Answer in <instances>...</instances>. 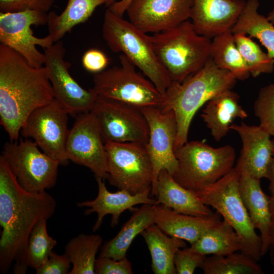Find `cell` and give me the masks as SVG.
I'll list each match as a JSON object with an SVG mask.
<instances>
[{
	"instance_id": "obj_1",
	"label": "cell",
	"mask_w": 274,
	"mask_h": 274,
	"mask_svg": "<svg viewBox=\"0 0 274 274\" xmlns=\"http://www.w3.org/2000/svg\"><path fill=\"white\" fill-rule=\"evenodd\" d=\"M55 199L46 191L22 188L7 162L0 157V272L7 273L15 262L14 273H25L26 251L30 233L42 219L55 213Z\"/></svg>"
},
{
	"instance_id": "obj_2",
	"label": "cell",
	"mask_w": 274,
	"mask_h": 274,
	"mask_svg": "<svg viewBox=\"0 0 274 274\" xmlns=\"http://www.w3.org/2000/svg\"><path fill=\"white\" fill-rule=\"evenodd\" d=\"M54 98L46 67H35L11 48L0 44V123L11 141L36 109Z\"/></svg>"
},
{
	"instance_id": "obj_3",
	"label": "cell",
	"mask_w": 274,
	"mask_h": 274,
	"mask_svg": "<svg viewBox=\"0 0 274 274\" xmlns=\"http://www.w3.org/2000/svg\"><path fill=\"white\" fill-rule=\"evenodd\" d=\"M236 80L230 72L218 67L210 58L200 70L183 82H173L160 108L172 110L176 116L175 151L188 142L191 122L199 108L217 94L232 89Z\"/></svg>"
},
{
	"instance_id": "obj_4",
	"label": "cell",
	"mask_w": 274,
	"mask_h": 274,
	"mask_svg": "<svg viewBox=\"0 0 274 274\" xmlns=\"http://www.w3.org/2000/svg\"><path fill=\"white\" fill-rule=\"evenodd\" d=\"M102 33L112 51L124 54L166 95L173 81L154 51L150 36L109 9L104 14Z\"/></svg>"
},
{
	"instance_id": "obj_5",
	"label": "cell",
	"mask_w": 274,
	"mask_h": 274,
	"mask_svg": "<svg viewBox=\"0 0 274 274\" xmlns=\"http://www.w3.org/2000/svg\"><path fill=\"white\" fill-rule=\"evenodd\" d=\"M154 51L173 82L181 83L211 58L212 40L199 35L187 20L150 36Z\"/></svg>"
},
{
	"instance_id": "obj_6",
	"label": "cell",
	"mask_w": 274,
	"mask_h": 274,
	"mask_svg": "<svg viewBox=\"0 0 274 274\" xmlns=\"http://www.w3.org/2000/svg\"><path fill=\"white\" fill-rule=\"evenodd\" d=\"M240 175V170L234 166L226 175L195 195L231 225L241 239V252L258 261L262 257L261 238L256 233L242 200L239 189Z\"/></svg>"
},
{
	"instance_id": "obj_7",
	"label": "cell",
	"mask_w": 274,
	"mask_h": 274,
	"mask_svg": "<svg viewBox=\"0 0 274 274\" xmlns=\"http://www.w3.org/2000/svg\"><path fill=\"white\" fill-rule=\"evenodd\" d=\"M175 153L178 167L172 176L195 194L228 173L236 158L235 149L229 145L214 148L199 141L187 142Z\"/></svg>"
},
{
	"instance_id": "obj_8",
	"label": "cell",
	"mask_w": 274,
	"mask_h": 274,
	"mask_svg": "<svg viewBox=\"0 0 274 274\" xmlns=\"http://www.w3.org/2000/svg\"><path fill=\"white\" fill-rule=\"evenodd\" d=\"M120 65L96 73L93 77L95 94L139 108H161L166 95L153 83L135 70V66L123 54L119 56Z\"/></svg>"
},
{
	"instance_id": "obj_9",
	"label": "cell",
	"mask_w": 274,
	"mask_h": 274,
	"mask_svg": "<svg viewBox=\"0 0 274 274\" xmlns=\"http://www.w3.org/2000/svg\"><path fill=\"white\" fill-rule=\"evenodd\" d=\"M146 145L105 142L107 179L111 185L133 195L151 192L153 167Z\"/></svg>"
},
{
	"instance_id": "obj_10",
	"label": "cell",
	"mask_w": 274,
	"mask_h": 274,
	"mask_svg": "<svg viewBox=\"0 0 274 274\" xmlns=\"http://www.w3.org/2000/svg\"><path fill=\"white\" fill-rule=\"evenodd\" d=\"M16 141L7 142L2 156L20 186L32 192L53 187L59 162L41 152L33 141L26 139Z\"/></svg>"
},
{
	"instance_id": "obj_11",
	"label": "cell",
	"mask_w": 274,
	"mask_h": 274,
	"mask_svg": "<svg viewBox=\"0 0 274 274\" xmlns=\"http://www.w3.org/2000/svg\"><path fill=\"white\" fill-rule=\"evenodd\" d=\"M90 112L104 142L147 144L149 128L140 108L97 95Z\"/></svg>"
},
{
	"instance_id": "obj_12",
	"label": "cell",
	"mask_w": 274,
	"mask_h": 274,
	"mask_svg": "<svg viewBox=\"0 0 274 274\" xmlns=\"http://www.w3.org/2000/svg\"><path fill=\"white\" fill-rule=\"evenodd\" d=\"M68 114L65 107L54 98L34 110L20 131L22 136L32 139L44 153L61 165L69 161L65 152Z\"/></svg>"
},
{
	"instance_id": "obj_13",
	"label": "cell",
	"mask_w": 274,
	"mask_h": 274,
	"mask_svg": "<svg viewBox=\"0 0 274 274\" xmlns=\"http://www.w3.org/2000/svg\"><path fill=\"white\" fill-rule=\"evenodd\" d=\"M48 14L27 10L18 12L0 13V42L23 56L31 66L40 67L44 64V54L36 48L44 49L54 42L51 37L40 38L33 35L31 25L47 24Z\"/></svg>"
},
{
	"instance_id": "obj_14",
	"label": "cell",
	"mask_w": 274,
	"mask_h": 274,
	"mask_svg": "<svg viewBox=\"0 0 274 274\" xmlns=\"http://www.w3.org/2000/svg\"><path fill=\"white\" fill-rule=\"evenodd\" d=\"M44 49V65L52 87L54 98L60 102L70 115L90 112L97 95L92 88L86 90L72 77L70 62L65 60L66 50L61 41Z\"/></svg>"
},
{
	"instance_id": "obj_15",
	"label": "cell",
	"mask_w": 274,
	"mask_h": 274,
	"mask_svg": "<svg viewBox=\"0 0 274 274\" xmlns=\"http://www.w3.org/2000/svg\"><path fill=\"white\" fill-rule=\"evenodd\" d=\"M148 123L149 136L146 145L153 167L151 195H156L159 173L166 170L172 176L178 167L175 153L177 135V124L172 110H164L159 107L141 109Z\"/></svg>"
},
{
	"instance_id": "obj_16",
	"label": "cell",
	"mask_w": 274,
	"mask_h": 274,
	"mask_svg": "<svg viewBox=\"0 0 274 274\" xmlns=\"http://www.w3.org/2000/svg\"><path fill=\"white\" fill-rule=\"evenodd\" d=\"M65 152L69 160L89 168L95 178H107L105 142L90 112L76 115L69 130Z\"/></svg>"
},
{
	"instance_id": "obj_17",
	"label": "cell",
	"mask_w": 274,
	"mask_h": 274,
	"mask_svg": "<svg viewBox=\"0 0 274 274\" xmlns=\"http://www.w3.org/2000/svg\"><path fill=\"white\" fill-rule=\"evenodd\" d=\"M193 0H132L126 12L139 29L156 33L188 20Z\"/></svg>"
},
{
	"instance_id": "obj_18",
	"label": "cell",
	"mask_w": 274,
	"mask_h": 274,
	"mask_svg": "<svg viewBox=\"0 0 274 274\" xmlns=\"http://www.w3.org/2000/svg\"><path fill=\"white\" fill-rule=\"evenodd\" d=\"M245 3L244 0H193L190 18L199 35L212 39L231 31Z\"/></svg>"
},
{
	"instance_id": "obj_19",
	"label": "cell",
	"mask_w": 274,
	"mask_h": 274,
	"mask_svg": "<svg viewBox=\"0 0 274 274\" xmlns=\"http://www.w3.org/2000/svg\"><path fill=\"white\" fill-rule=\"evenodd\" d=\"M230 129L241 137L242 148L235 166L241 172L257 179L267 178L272 158V141L270 135L260 125H249L242 122L232 124Z\"/></svg>"
},
{
	"instance_id": "obj_20",
	"label": "cell",
	"mask_w": 274,
	"mask_h": 274,
	"mask_svg": "<svg viewBox=\"0 0 274 274\" xmlns=\"http://www.w3.org/2000/svg\"><path fill=\"white\" fill-rule=\"evenodd\" d=\"M98 184V194L92 200H86L77 203L80 207H88L85 211V214L89 215L96 213L97 219L93 226L92 230L96 231L101 226L104 218L107 215H111V225L116 226L121 214L127 210L135 209L133 206L139 204L156 203V199L150 197V192L147 191L133 195L124 190H119L116 192H111L107 188L104 180L95 178Z\"/></svg>"
},
{
	"instance_id": "obj_21",
	"label": "cell",
	"mask_w": 274,
	"mask_h": 274,
	"mask_svg": "<svg viewBox=\"0 0 274 274\" xmlns=\"http://www.w3.org/2000/svg\"><path fill=\"white\" fill-rule=\"evenodd\" d=\"M155 223L165 233L188 242L190 245L221 221L217 212L206 216L178 213L162 204L153 205Z\"/></svg>"
},
{
	"instance_id": "obj_22",
	"label": "cell",
	"mask_w": 274,
	"mask_h": 274,
	"mask_svg": "<svg viewBox=\"0 0 274 274\" xmlns=\"http://www.w3.org/2000/svg\"><path fill=\"white\" fill-rule=\"evenodd\" d=\"M239 189L251 220L255 229L260 231L263 256L268 251L272 221L269 196L263 191L260 180L246 173H241Z\"/></svg>"
},
{
	"instance_id": "obj_23",
	"label": "cell",
	"mask_w": 274,
	"mask_h": 274,
	"mask_svg": "<svg viewBox=\"0 0 274 274\" xmlns=\"http://www.w3.org/2000/svg\"><path fill=\"white\" fill-rule=\"evenodd\" d=\"M239 99L235 92L228 89L217 94L206 103L201 117L217 142L227 134L235 119L248 117Z\"/></svg>"
},
{
	"instance_id": "obj_24",
	"label": "cell",
	"mask_w": 274,
	"mask_h": 274,
	"mask_svg": "<svg viewBox=\"0 0 274 274\" xmlns=\"http://www.w3.org/2000/svg\"><path fill=\"white\" fill-rule=\"evenodd\" d=\"M156 197V203L178 213L195 216H209L214 213L195 193L177 183L165 169L159 174Z\"/></svg>"
},
{
	"instance_id": "obj_25",
	"label": "cell",
	"mask_w": 274,
	"mask_h": 274,
	"mask_svg": "<svg viewBox=\"0 0 274 274\" xmlns=\"http://www.w3.org/2000/svg\"><path fill=\"white\" fill-rule=\"evenodd\" d=\"M152 206L150 204H143L140 208H135L131 216L116 235L102 245L98 256L116 260L126 258L127 250L134 238L148 226L155 223Z\"/></svg>"
},
{
	"instance_id": "obj_26",
	"label": "cell",
	"mask_w": 274,
	"mask_h": 274,
	"mask_svg": "<svg viewBox=\"0 0 274 274\" xmlns=\"http://www.w3.org/2000/svg\"><path fill=\"white\" fill-rule=\"evenodd\" d=\"M144 238L152 259L151 267L155 274H176L174 258L177 252L186 246L185 241L170 236L155 223L140 234Z\"/></svg>"
},
{
	"instance_id": "obj_27",
	"label": "cell",
	"mask_w": 274,
	"mask_h": 274,
	"mask_svg": "<svg viewBox=\"0 0 274 274\" xmlns=\"http://www.w3.org/2000/svg\"><path fill=\"white\" fill-rule=\"evenodd\" d=\"M109 0H68L63 11L58 15L55 11L48 14L49 35L54 43L60 41L76 25L85 22L99 6Z\"/></svg>"
},
{
	"instance_id": "obj_28",
	"label": "cell",
	"mask_w": 274,
	"mask_h": 274,
	"mask_svg": "<svg viewBox=\"0 0 274 274\" xmlns=\"http://www.w3.org/2000/svg\"><path fill=\"white\" fill-rule=\"evenodd\" d=\"M258 0H247L233 27V34L241 33L258 39L274 58V25L258 12Z\"/></svg>"
},
{
	"instance_id": "obj_29",
	"label": "cell",
	"mask_w": 274,
	"mask_h": 274,
	"mask_svg": "<svg viewBox=\"0 0 274 274\" xmlns=\"http://www.w3.org/2000/svg\"><path fill=\"white\" fill-rule=\"evenodd\" d=\"M190 247L206 256L226 255L241 251L243 245L233 228L223 220L207 231Z\"/></svg>"
},
{
	"instance_id": "obj_30",
	"label": "cell",
	"mask_w": 274,
	"mask_h": 274,
	"mask_svg": "<svg viewBox=\"0 0 274 274\" xmlns=\"http://www.w3.org/2000/svg\"><path fill=\"white\" fill-rule=\"evenodd\" d=\"M211 58L218 67L229 71L236 80L244 81L250 76L231 31L212 39Z\"/></svg>"
},
{
	"instance_id": "obj_31",
	"label": "cell",
	"mask_w": 274,
	"mask_h": 274,
	"mask_svg": "<svg viewBox=\"0 0 274 274\" xmlns=\"http://www.w3.org/2000/svg\"><path fill=\"white\" fill-rule=\"evenodd\" d=\"M102 244V237L98 234L82 233L70 239L64 253L73 265L68 274L95 273L96 255Z\"/></svg>"
},
{
	"instance_id": "obj_32",
	"label": "cell",
	"mask_w": 274,
	"mask_h": 274,
	"mask_svg": "<svg viewBox=\"0 0 274 274\" xmlns=\"http://www.w3.org/2000/svg\"><path fill=\"white\" fill-rule=\"evenodd\" d=\"M257 261L241 252L206 256L201 268L205 274H263Z\"/></svg>"
},
{
	"instance_id": "obj_33",
	"label": "cell",
	"mask_w": 274,
	"mask_h": 274,
	"mask_svg": "<svg viewBox=\"0 0 274 274\" xmlns=\"http://www.w3.org/2000/svg\"><path fill=\"white\" fill-rule=\"evenodd\" d=\"M233 35L235 44L251 76L256 78L262 74L273 72L274 58L263 51L251 37L241 33Z\"/></svg>"
},
{
	"instance_id": "obj_34",
	"label": "cell",
	"mask_w": 274,
	"mask_h": 274,
	"mask_svg": "<svg viewBox=\"0 0 274 274\" xmlns=\"http://www.w3.org/2000/svg\"><path fill=\"white\" fill-rule=\"evenodd\" d=\"M47 221V219H42L37 223L30 233L27 243L26 264L35 269L47 261L52 249L57 245L56 241L48 233Z\"/></svg>"
},
{
	"instance_id": "obj_35",
	"label": "cell",
	"mask_w": 274,
	"mask_h": 274,
	"mask_svg": "<svg viewBox=\"0 0 274 274\" xmlns=\"http://www.w3.org/2000/svg\"><path fill=\"white\" fill-rule=\"evenodd\" d=\"M259 125L274 137V83L261 88L254 105Z\"/></svg>"
},
{
	"instance_id": "obj_36",
	"label": "cell",
	"mask_w": 274,
	"mask_h": 274,
	"mask_svg": "<svg viewBox=\"0 0 274 274\" xmlns=\"http://www.w3.org/2000/svg\"><path fill=\"white\" fill-rule=\"evenodd\" d=\"M206 255L191 247L179 249L174 258V264L178 274H192L197 267H201Z\"/></svg>"
},
{
	"instance_id": "obj_37",
	"label": "cell",
	"mask_w": 274,
	"mask_h": 274,
	"mask_svg": "<svg viewBox=\"0 0 274 274\" xmlns=\"http://www.w3.org/2000/svg\"><path fill=\"white\" fill-rule=\"evenodd\" d=\"M53 0H0L1 12H18L33 10L47 13Z\"/></svg>"
},
{
	"instance_id": "obj_38",
	"label": "cell",
	"mask_w": 274,
	"mask_h": 274,
	"mask_svg": "<svg viewBox=\"0 0 274 274\" xmlns=\"http://www.w3.org/2000/svg\"><path fill=\"white\" fill-rule=\"evenodd\" d=\"M96 274H132L130 262L125 258L116 260L112 258L98 256L94 267Z\"/></svg>"
},
{
	"instance_id": "obj_39",
	"label": "cell",
	"mask_w": 274,
	"mask_h": 274,
	"mask_svg": "<svg viewBox=\"0 0 274 274\" xmlns=\"http://www.w3.org/2000/svg\"><path fill=\"white\" fill-rule=\"evenodd\" d=\"M71 263L64 254L59 255L52 251L47 261L35 270L37 274H68Z\"/></svg>"
},
{
	"instance_id": "obj_40",
	"label": "cell",
	"mask_w": 274,
	"mask_h": 274,
	"mask_svg": "<svg viewBox=\"0 0 274 274\" xmlns=\"http://www.w3.org/2000/svg\"><path fill=\"white\" fill-rule=\"evenodd\" d=\"M82 62L87 71L96 74L104 71L109 63V59L101 51L91 49L84 54Z\"/></svg>"
},
{
	"instance_id": "obj_41",
	"label": "cell",
	"mask_w": 274,
	"mask_h": 274,
	"mask_svg": "<svg viewBox=\"0 0 274 274\" xmlns=\"http://www.w3.org/2000/svg\"><path fill=\"white\" fill-rule=\"evenodd\" d=\"M132 0H109L107 5L114 13L122 16Z\"/></svg>"
},
{
	"instance_id": "obj_42",
	"label": "cell",
	"mask_w": 274,
	"mask_h": 274,
	"mask_svg": "<svg viewBox=\"0 0 274 274\" xmlns=\"http://www.w3.org/2000/svg\"><path fill=\"white\" fill-rule=\"evenodd\" d=\"M268 252L269 253L271 264L274 265V217L272 218L270 226V241Z\"/></svg>"
},
{
	"instance_id": "obj_43",
	"label": "cell",
	"mask_w": 274,
	"mask_h": 274,
	"mask_svg": "<svg viewBox=\"0 0 274 274\" xmlns=\"http://www.w3.org/2000/svg\"><path fill=\"white\" fill-rule=\"evenodd\" d=\"M266 179L269 181V190L271 196L274 195V157L271 159Z\"/></svg>"
},
{
	"instance_id": "obj_44",
	"label": "cell",
	"mask_w": 274,
	"mask_h": 274,
	"mask_svg": "<svg viewBox=\"0 0 274 274\" xmlns=\"http://www.w3.org/2000/svg\"><path fill=\"white\" fill-rule=\"evenodd\" d=\"M269 208L272 218L274 217V195L269 196Z\"/></svg>"
},
{
	"instance_id": "obj_45",
	"label": "cell",
	"mask_w": 274,
	"mask_h": 274,
	"mask_svg": "<svg viewBox=\"0 0 274 274\" xmlns=\"http://www.w3.org/2000/svg\"><path fill=\"white\" fill-rule=\"evenodd\" d=\"M267 19L274 25V7L272 10L267 14Z\"/></svg>"
},
{
	"instance_id": "obj_46",
	"label": "cell",
	"mask_w": 274,
	"mask_h": 274,
	"mask_svg": "<svg viewBox=\"0 0 274 274\" xmlns=\"http://www.w3.org/2000/svg\"><path fill=\"white\" fill-rule=\"evenodd\" d=\"M272 155L274 157V141H272Z\"/></svg>"
},
{
	"instance_id": "obj_47",
	"label": "cell",
	"mask_w": 274,
	"mask_h": 274,
	"mask_svg": "<svg viewBox=\"0 0 274 274\" xmlns=\"http://www.w3.org/2000/svg\"><path fill=\"white\" fill-rule=\"evenodd\" d=\"M233 1H239V0H233Z\"/></svg>"
}]
</instances>
